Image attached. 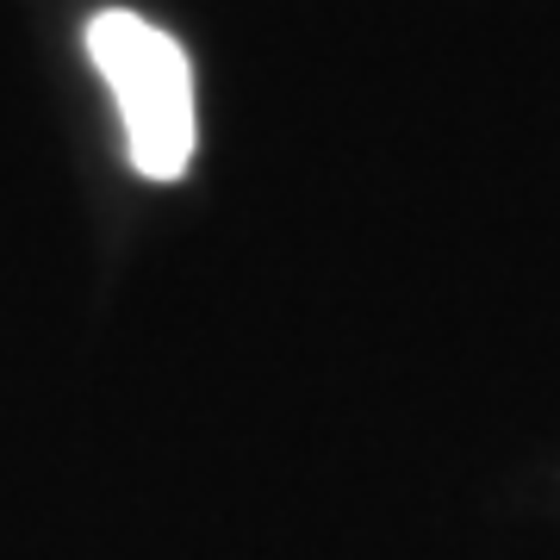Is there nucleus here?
<instances>
[{"label":"nucleus","mask_w":560,"mask_h":560,"mask_svg":"<svg viewBox=\"0 0 560 560\" xmlns=\"http://www.w3.org/2000/svg\"><path fill=\"white\" fill-rule=\"evenodd\" d=\"M88 57L101 69L106 94L119 101L131 168L150 180H175L194 156V69L180 44L162 25L113 7L88 25Z\"/></svg>","instance_id":"f257e3e1"}]
</instances>
